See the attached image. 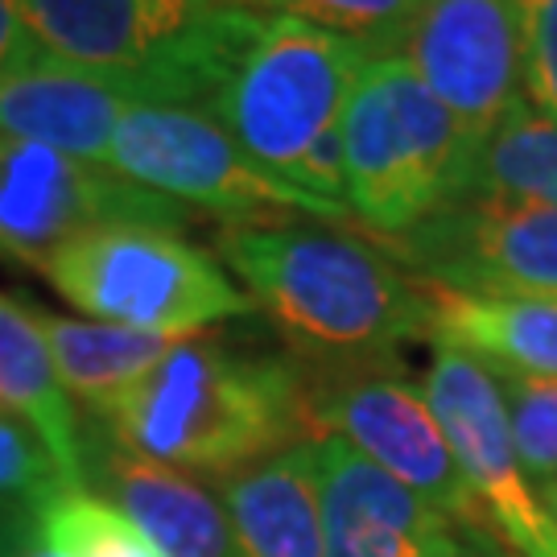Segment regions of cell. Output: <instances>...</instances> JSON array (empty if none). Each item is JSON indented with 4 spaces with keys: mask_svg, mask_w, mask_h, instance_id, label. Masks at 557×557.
Segmentation results:
<instances>
[{
    "mask_svg": "<svg viewBox=\"0 0 557 557\" xmlns=\"http://www.w3.org/2000/svg\"><path fill=\"white\" fill-rule=\"evenodd\" d=\"M195 100L273 182L351 223L343 186V112L372 50L294 17L215 9L186 29Z\"/></svg>",
    "mask_w": 557,
    "mask_h": 557,
    "instance_id": "1",
    "label": "cell"
},
{
    "mask_svg": "<svg viewBox=\"0 0 557 557\" xmlns=\"http://www.w3.org/2000/svg\"><path fill=\"white\" fill-rule=\"evenodd\" d=\"M215 252L306 372L388 363L430 338V298L372 239L301 220L227 223Z\"/></svg>",
    "mask_w": 557,
    "mask_h": 557,
    "instance_id": "2",
    "label": "cell"
},
{
    "mask_svg": "<svg viewBox=\"0 0 557 557\" xmlns=\"http://www.w3.org/2000/svg\"><path fill=\"white\" fill-rule=\"evenodd\" d=\"M96 421L120 450L220 483L294 442L319 438L301 363L211 338H178Z\"/></svg>",
    "mask_w": 557,
    "mask_h": 557,
    "instance_id": "3",
    "label": "cell"
},
{
    "mask_svg": "<svg viewBox=\"0 0 557 557\" xmlns=\"http://www.w3.org/2000/svg\"><path fill=\"white\" fill-rule=\"evenodd\" d=\"M338 137L351 227L372 239L400 236L462 199L483 145L397 54L363 62Z\"/></svg>",
    "mask_w": 557,
    "mask_h": 557,
    "instance_id": "4",
    "label": "cell"
},
{
    "mask_svg": "<svg viewBox=\"0 0 557 557\" xmlns=\"http://www.w3.org/2000/svg\"><path fill=\"white\" fill-rule=\"evenodd\" d=\"M41 277L91 322L161 338H195L257 310L211 252L149 223L87 227L46 260Z\"/></svg>",
    "mask_w": 557,
    "mask_h": 557,
    "instance_id": "5",
    "label": "cell"
},
{
    "mask_svg": "<svg viewBox=\"0 0 557 557\" xmlns=\"http://www.w3.org/2000/svg\"><path fill=\"white\" fill-rule=\"evenodd\" d=\"M108 170L153 195L227 215L232 223H264L285 215L343 220L326 202L273 182L236 149V140L199 108L128 103L108 145Z\"/></svg>",
    "mask_w": 557,
    "mask_h": 557,
    "instance_id": "6",
    "label": "cell"
},
{
    "mask_svg": "<svg viewBox=\"0 0 557 557\" xmlns=\"http://www.w3.org/2000/svg\"><path fill=\"white\" fill-rule=\"evenodd\" d=\"M306 393H310L314 434L351 442L359 455L372 458L380 471L405 483L446 520L467 529H487L467 479L458 471L455 450L446 446L438 421L421 397V384L405 376L400 359L306 372Z\"/></svg>",
    "mask_w": 557,
    "mask_h": 557,
    "instance_id": "7",
    "label": "cell"
},
{
    "mask_svg": "<svg viewBox=\"0 0 557 557\" xmlns=\"http://www.w3.org/2000/svg\"><path fill=\"white\" fill-rule=\"evenodd\" d=\"M372 244L421 285L458 294L557 298V207L549 202L471 190L409 232Z\"/></svg>",
    "mask_w": 557,
    "mask_h": 557,
    "instance_id": "8",
    "label": "cell"
},
{
    "mask_svg": "<svg viewBox=\"0 0 557 557\" xmlns=\"http://www.w3.org/2000/svg\"><path fill=\"white\" fill-rule=\"evenodd\" d=\"M100 223H190V207L153 195L116 170L79 161L34 140L0 137V260L46 269L66 239Z\"/></svg>",
    "mask_w": 557,
    "mask_h": 557,
    "instance_id": "9",
    "label": "cell"
},
{
    "mask_svg": "<svg viewBox=\"0 0 557 557\" xmlns=\"http://www.w3.org/2000/svg\"><path fill=\"white\" fill-rule=\"evenodd\" d=\"M421 397L455 450L487 533L517 557H557V524L520 471L496 376L467 351L434 347L421 376Z\"/></svg>",
    "mask_w": 557,
    "mask_h": 557,
    "instance_id": "10",
    "label": "cell"
},
{
    "mask_svg": "<svg viewBox=\"0 0 557 557\" xmlns=\"http://www.w3.org/2000/svg\"><path fill=\"white\" fill-rule=\"evenodd\" d=\"M397 59L483 140L524 100V0H421Z\"/></svg>",
    "mask_w": 557,
    "mask_h": 557,
    "instance_id": "11",
    "label": "cell"
},
{
    "mask_svg": "<svg viewBox=\"0 0 557 557\" xmlns=\"http://www.w3.org/2000/svg\"><path fill=\"white\" fill-rule=\"evenodd\" d=\"M319 496L326 557H438L455 541V520L335 434H319Z\"/></svg>",
    "mask_w": 557,
    "mask_h": 557,
    "instance_id": "12",
    "label": "cell"
},
{
    "mask_svg": "<svg viewBox=\"0 0 557 557\" xmlns=\"http://www.w3.org/2000/svg\"><path fill=\"white\" fill-rule=\"evenodd\" d=\"M87 483L140 529L161 557H239L223 499L195 475L120 450L112 438H87Z\"/></svg>",
    "mask_w": 557,
    "mask_h": 557,
    "instance_id": "13",
    "label": "cell"
},
{
    "mask_svg": "<svg viewBox=\"0 0 557 557\" xmlns=\"http://www.w3.org/2000/svg\"><path fill=\"white\" fill-rule=\"evenodd\" d=\"M46 59L91 75H137L199 13L186 0H9Z\"/></svg>",
    "mask_w": 557,
    "mask_h": 557,
    "instance_id": "14",
    "label": "cell"
},
{
    "mask_svg": "<svg viewBox=\"0 0 557 557\" xmlns=\"http://www.w3.org/2000/svg\"><path fill=\"white\" fill-rule=\"evenodd\" d=\"M128 103H145L137 75H91L59 62L0 75V137L34 140L79 161H108L112 128Z\"/></svg>",
    "mask_w": 557,
    "mask_h": 557,
    "instance_id": "15",
    "label": "cell"
},
{
    "mask_svg": "<svg viewBox=\"0 0 557 557\" xmlns=\"http://www.w3.org/2000/svg\"><path fill=\"white\" fill-rule=\"evenodd\" d=\"M220 499L239 557H326L319 438L294 442L223 479Z\"/></svg>",
    "mask_w": 557,
    "mask_h": 557,
    "instance_id": "16",
    "label": "cell"
},
{
    "mask_svg": "<svg viewBox=\"0 0 557 557\" xmlns=\"http://www.w3.org/2000/svg\"><path fill=\"white\" fill-rule=\"evenodd\" d=\"M0 405L17 413L54 458L71 492L87 487V434L62 393L54 359L38 326V306L0 294Z\"/></svg>",
    "mask_w": 557,
    "mask_h": 557,
    "instance_id": "17",
    "label": "cell"
},
{
    "mask_svg": "<svg viewBox=\"0 0 557 557\" xmlns=\"http://www.w3.org/2000/svg\"><path fill=\"white\" fill-rule=\"evenodd\" d=\"M430 343L455 347L487 368L557 376V298L458 294L425 285Z\"/></svg>",
    "mask_w": 557,
    "mask_h": 557,
    "instance_id": "18",
    "label": "cell"
},
{
    "mask_svg": "<svg viewBox=\"0 0 557 557\" xmlns=\"http://www.w3.org/2000/svg\"><path fill=\"white\" fill-rule=\"evenodd\" d=\"M38 326L46 335L50 359H54L62 393L71 397V405L79 400L91 418L112 409L178 343V338L145 335V331H128V326H112V322L62 319V314H46V310H38Z\"/></svg>",
    "mask_w": 557,
    "mask_h": 557,
    "instance_id": "19",
    "label": "cell"
},
{
    "mask_svg": "<svg viewBox=\"0 0 557 557\" xmlns=\"http://www.w3.org/2000/svg\"><path fill=\"white\" fill-rule=\"evenodd\" d=\"M471 190L557 207V120L520 100L479 145Z\"/></svg>",
    "mask_w": 557,
    "mask_h": 557,
    "instance_id": "20",
    "label": "cell"
},
{
    "mask_svg": "<svg viewBox=\"0 0 557 557\" xmlns=\"http://www.w3.org/2000/svg\"><path fill=\"white\" fill-rule=\"evenodd\" d=\"M34 533L54 557H161L103 496L59 492L34 512Z\"/></svg>",
    "mask_w": 557,
    "mask_h": 557,
    "instance_id": "21",
    "label": "cell"
},
{
    "mask_svg": "<svg viewBox=\"0 0 557 557\" xmlns=\"http://www.w3.org/2000/svg\"><path fill=\"white\" fill-rule=\"evenodd\" d=\"M421 0H227V9H252L273 17H294L343 38H356L376 54H397L400 34Z\"/></svg>",
    "mask_w": 557,
    "mask_h": 557,
    "instance_id": "22",
    "label": "cell"
},
{
    "mask_svg": "<svg viewBox=\"0 0 557 557\" xmlns=\"http://www.w3.org/2000/svg\"><path fill=\"white\" fill-rule=\"evenodd\" d=\"M487 368V363H483ZM508 409V430L524 479L541 487L557 475V376H524L508 368H487Z\"/></svg>",
    "mask_w": 557,
    "mask_h": 557,
    "instance_id": "23",
    "label": "cell"
},
{
    "mask_svg": "<svg viewBox=\"0 0 557 557\" xmlns=\"http://www.w3.org/2000/svg\"><path fill=\"white\" fill-rule=\"evenodd\" d=\"M59 492H71L62 483L54 458L46 455L41 438L0 405V504L4 508H25L38 512L46 499Z\"/></svg>",
    "mask_w": 557,
    "mask_h": 557,
    "instance_id": "24",
    "label": "cell"
},
{
    "mask_svg": "<svg viewBox=\"0 0 557 557\" xmlns=\"http://www.w3.org/2000/svg\"><path fill=\"white\" fill-rule=\"evenodd\" d=\"M524 100L557 120V0H524Z\"/></svg>",
    "mask_w": 557,
    "mask_h": 557,
    "instance_id": "25",
    "label": "cell"
},
{
    "mask_svg": "<svg viewBox=\"0 0 557 557\" xmlns=\"http://www.w3.org/2000/svg\"><path fill=\"white\" fill-rule=\"evenodd\" d=\"M46 62V50L38 46V38L25 29V21L17 17V9L9 0H0V75L13 71H29Z\"/></svg>",
    "mask_w": 557,
    "mask_h": 557,
    "instance_id": "26",
    "label": "cell"
},
{
    "mask_svg": "<svg viewBox=\"0 0 557 557\" xmlns=\"http://www.w3.org/2000/svg\"><path fill=\"white\" fill-rule=\"evenodd\" d=\"M438 557H517V554H512V549H504L487 529H467V524H455V541H450Z\"/></svg>",
    "mask_w": 557,
    "mask_h": 557,
    "instance_id": "27",
    "label": "cell"
},
{
    "mask_svg": "<svg viewBox=\"0 0 557 557\" xmlns=\"http://www.w3.org/2000/svg\"><path fill=\"white\" fill-rule=\"evenodd\" d=\"M0 557H54V554L38 541V533H34V517H29L13 537L0 545Z\"/></svg>",
    "mask_w": 557,
    "mask_h": 557,
    "instance_id": "28",
    "label": "cell"
},
{
    "mask_svg": "<svg viewBox=\"0 0 557 557\" xmlns=\"http://www.w3.org/2000/svg\"><path fill=\"white\" fill-rule=\"evenodd\" d=\"M29 517H34V512H25V508H4V504H0V545L13 537Z\"/></svg>",
    "mask_w": 557,
    "mask_h": 557,
    "instance_id": "29",
    "label": "cell"
},
{
    "mask_svg": "<svg viewBox=\"0 0 557 557\" xmlns=\"http://www.w3.org/2000/svg\"><path fill=\"white\" fill-rule=\"evenodd\" d=\"M537 496H541V504H545V512H549V520L557 524V475L549 479V483H541Z\"/></svg>",
    "mask_w": 557,
    "mask_h": 557,
    "instance_id": "30",
    "label": "cell"
},
{
    "mask_svg": "<svg viewBox=\"0 0 557 557\" xmlns=\"http://www.w3.org/2000/svg\"><path fill=\"white\" fill-rule=\"evenodd\" d=\"M190 13H215V9H227V0H186Z\"/></svg>",
    "mask_w": 557,
    "mask_h": 557,
    "instance_id": "31",
    "label": "cell"
}]
</instances>
